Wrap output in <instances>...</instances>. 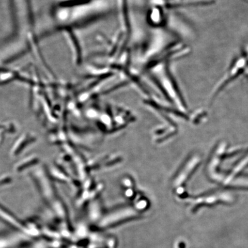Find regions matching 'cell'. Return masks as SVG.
Listing matches in <instances>:
<instances>
[{
	"mask_svg": "<svg viewBox=\"0 0 248 248\" xmlns=\"http://www.w3.org/2000/svg\"><path fill=\"white\" fill-rule=\"evenodd\" d=\"M11 6L14 33L0 46V64L11 63L31 52L47 67L38 47L30 0H11Z\"/></svg>",
	"mask_w": 248,
	"mask_h": 248,
	"instance_id": "obj_1",
	"label": "cell"
},
{
	"mask_svg": "<svg viewBox=\"0 0 248 248\" xmlns=\"http://www.w3.org/2000/svg\"><path fill=\"white\" fill-rule=\"evenodd\" d=\"M140 215V212L133 207H125L112 211L102 216L97 226L100 228L111 227L127 221V220L135 218Z\"/></svg>",
	"mask_w": 248,
	"mask_h": 248,
	"instance_id": "obj_2",
	"label": "cell"
},
{
	"mask_svg": "<svg viewBox=\"0 0 248 248\" xmlns=\"http://www.w3.org/2000/svg\"><path fill=\"white\" fill-rule=\"evenodd\" d=\"M27 78H29L21 76V74L15 70H12L0 66V85L5 84L8 82L15 81L16 80H23L29 83Z\"/></svg>",
	"mask_w": 248,
	"mask_h": 248,
	"instance_id": "obj_3",
	"label": "cell"
},
{
	"mask_svg": "<svg viewBox=\"0 0 248 248\" xmlns=\"http://www.w3.org/2000/svg\"><path fill=\"white\" fill-rule=\"evenodd\" d=\"M213 3L212 1H198L187 3V4H185L183 5H173V7H190V6H203V5H209L212 4Z\"/></svg>",
	"mask_w": 248,
	"mask_h": 248,
	"instance_id": "obj_4",
	"label": "cell"
},
{
	"mask_svg": "<svg viewBox=\"0 0 248 248\" xmlns=\"http://www.w3.org/2000/svg\"><path fill=\"white\" fill-rule=\"evenodd\" d=\"M174 248H186L185 241L182 240H178L176 241L174 246Z\"/></svg>",
	"mask_w": 248,
	"mask_h": 248,
	"instance_id": "obj_5",
	"label": "cell"
}]
</instances>
